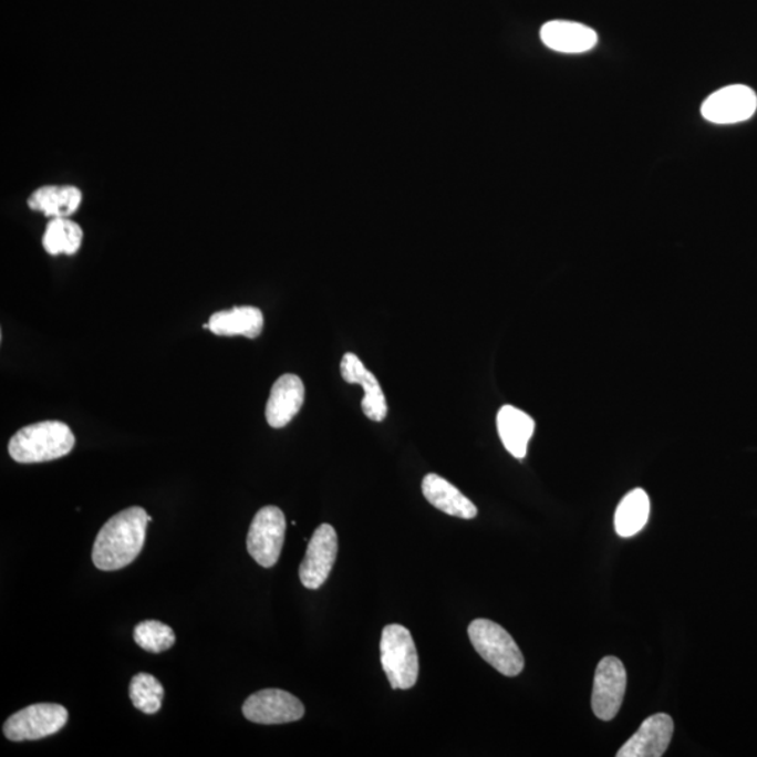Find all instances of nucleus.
I'll return each instance as SVG.
<instances>
[{
	"label": "nucleus",
	"instance_id": "19",
	"mask_svg": "<svg viewBox=\"0 0 757 757\" xmlns=\"http://www.w3.org/2000/svg\"><path fill=\"white\" fill-rule=\"evenodd\" d=\"M651 514L649 494L643 488H635L620 501L614 514V528L620 538H633L645 528Z\"/></svg>",
	"mask_w": 757,
	"mask_h": 757
},
{
	"label": "nucleus",
	"instance_id": "17",
	"mask_svg": "<svg viewBox=\"0 0 757 757\" xmlns=\"http://www.w3.org/2000/svg\"><path fill=\"white\" fill-rule=\"evenodd\" d=\"M209 330L222 336L243 335L257 339L265 329V314L259 308L236 307L210 315Z\"/></svg>",
	"mask_w": 757,
	"mask_h": 757
},
{
	"label": "nucleus",
	"instance_id": "12",
	"mask_svg": "<svg viewBox=\"0 0 757 757\" xmlns=\"http://www.w3.org/2000/svg\"><path fill=\"white\" fill-rule=\"evenodd\" d=\"M341 376L351 385H360L364 388V400H362V412L367 418L382 423L387 417V403L381 383L371 371L362 364L355 354H345L341 360Z\"/></svg>",
	"mask_w": 757,
	"mask_h": 757
},
{
	"label": "nucleus",
	"instance_id": "5",
	"mask_svg": "<svg viewBox=\"0 0 757 757\" xmlns=\"http://www.w3.org/2000/svg\"><path fill=\"white\" fill-rule=\"evenodd\" d=\"M68 718V709L60 704H33L9 717L3 725V734L12 743L39 740L60 733Z\"/></svg>",
	"mask_w": 757,
	"mask_h": 757
},
{
	"label": "nucleus",
	"instance_id": "20",
	"mask_svg": "<svg viewBox=\"0 0 757 757\" xmlns=\"http://www.w3.org/2000/svg\"><path fill=\"white\" fill-rule=\"evenodd\" d=\"M83 230L81 226L68 218H54L46 225L42 236V246L51 256H73L81 249Z\"/></svg>",
	"mask_w": 757,
	"mask_h": 757
},
{
	"label": "nucleus",
	"instance_id": "7",
	"mask_svg": "<svg viewBox=\"0 0 757 757\" xmlns=\"http://www.w3.org/2000/svg\"><path fill=\"white\" fill-rule=\"evenodd\" d=\"M625 688L628 672L623 662L614 656H606L599 662L592 691V709L599 719L610 722L616 717L623 704Z\"/></svg>",
	"mask_w": 757,
	"mask_h": 757
},
{
	"label": "nucleus",
	"instance_id": "10",
	"mask_svg": "<svg viewBox=\"0 0 757 757\" xmlns=\"http://www.w3.org/2000/svg\"><path fill=\"white\" fill-rule=\"evenodd\" d=\"M756 108V93L745 84H733L708 96L702 105V115L714 124H738L749 120Z\"/></svg>",
	"mask_w": 757,
	"mask_h": 757
},
{
	"label": "nucleus",
	"instance_id": "15",
	"mask_svg": "<svg viewBox=\"0 0 757 757\" xmlns=\"http://www.w3.org/2000/svg\"><path fill=\"white\" fill-rule=\"evenodd\" d=\"M423 494L431 505H434L439 511L450 515V517L462 519L477 517L476 505L463 496L454 484L445 480L444 477L434 475V473L424 477Z\"/></svg>",
	"mask_w": 757,
	"mask_h": 757
},
{
	"label": "nucleus",
	"instance_id": "14",
	"mask_svg": "<svg viewBox=\"0 0 757 757\" xmlns=\"http://www.w3.org/2000/svg\"><path fill=\"white\" fill-rule=\"evenodd\" d=\"M540 39L550 50L562 54H582L597 45L595 30L574 21L554 20L540 30Z\"/></svg>",
	"mask_w": 757,
	"mask_h": 757
},
{
	"label": "nucleus",
	"instance_id": "1",
	"mask_svg": "<svg viewBox=\"0 0 757 757\" xmlns=\"http://www.w3.org/2000/svg\"><path fill=\"white\" fill-rule=\"evenodd\" d=\"M152 520L141 507H131L114 515L94 541V566L102 571H115L129 566L141 554L147 523Z\"/></svg>",
	"mask_w": 757,
	"mask_h": 757
},
{
	"label": "nucleus",
	"instance_id": "11",
	"mask_svg": "<svg viewBox=\"0 0 757 757\" xmlns=\"http://www.w3.org/2000/svg\"><path fill=\"white\" fill-rule=\"evenodd\" d=\"M673 719L667 714L646 718L641 727L618 751V757H661L670 746Z\"/></svg>",
	"mask_w": 757,
	"mask_h": 757
},
{
	"label": "nucleus",
	"instance_id": "4",
	"mask_svg": "<svg viewBox=\"0 0 757 757\" xmlns=\"http://www.w3.org/2000/svg\"><path fill=\"white\" fill-rule=\"evenodd\" d=\"M473 646L484 661L505 676H518L525 667V659L511 634L501 625L487 619H477L469 625Z\"/></svg>",
	"mask_w": 757,
	"mask_h": 757
},
{
	"label": "nucleus",
	"instance_id": "9",
	"mask_svg": "<svg viewBox=\"0 0 757 757\" xmlns=\"http://www.w3.org/2000/svg\"><path fill=\"white\" fill-rule=\"evenodd\" d=\"M339 553V538L333 526L324 523L314 530L307 556L299 568V577L308 589H319L333 570Z\"/></svg>",
	"mask_w": 757,
	"mask_h": 757
},
{
	"label": "nucleus",
	"instance_id": "16",
	"mask_svg": "<svg viewBox=\"0 0 757 757\" xmlns=\"http://www.w3.org/2000/svg\"><path fill=\"white\" fill-rule=\"evenodd\" d=\"M535 421L529 414L514 406L499 408L497 428L505 449L517 459L528 454V445L535 433Z\"/></svg>",
	"mask_w": 757,
	"mask_h": 757
},
{
	"label": "nucleus",
	"instance_id": "18",
	"mask_svg": "<svg viewBox=\"0 0 757 757\" xmlns=\"http://www.w3.org/2000/svg\"><path fill=\"white\" fill-rule=\"evenodd\" d=\"M83 194L75 186H44L28 199L30 209L49 218H70L81 207Z\"/></svg>",
	"mask_w": 757,
	"mask_h": 757
},
{
	"label": "nucleus",
	"instance_id": "22",
	"mask_svg": "<svg viewBox=\"0 0 757 757\" xmlns=\"http://www.w3.org/2000/svg\"><path fill=\"white\" fill-rule=\"evenodd\" d=\"M135 643L147 652H165L176 644V634L167 624L157 620H146L134 630Z\"/></svg>",
	"mask_w": 757,
	"mask_h": 757
},
{
	"label": "nucleus",
	"instance_id": "8",
	"mask_svg": "<svg viewBox=\"0 0 757 757\" xmlns=\"http://www.w3.org/2000/svg\"><path fill=\"white\" fill-rule=\"evenodd\" d=\"M243 714L251 723L278 725L299 722L304 715V707L291 693L266 688L247 698Z\"/></svg>",
	"mask_w": 757,
	"mask_h": 757
},
{
	"label": "nucleus",
	"instance_id": "2",
	"mask_svg": "<svg viewBox=\"0 0 757 757\" xmlns=\"http://www.w3.org/2000/svg\"><path fill=\"white\" fill-rule=\"evenodd\" d=\"M76 438L62 421H42L21 428L9 442V454L18 463H44L70 455Z\"/></svg>",
	"mask_w": 757,
	"mask_h": 757
},
{
	"label": "nucleus",
	"instance_id": "13",
	"mask_svg": "<svg viewBox=\"0 0 757 757\" xmlns=\"http://www.w3.org/2000/svg\"><path fill=\"white\" fill-rule=\"evenodd\" d=\"M304 402V385L302 378L287 373L282 375L271 388L270 398L266 407L267 423L272 428L287 427L301 412Z\"/></svg>",
	"mask_w": 757,
	"mask_h": 757
},
{
	"label": "nucleus",
	"instance_id": "3",
	"mask_svg": "<svg viewBox=\"0 0 757 757\" xmlns=\"http://www.w3.org/2000/svg\"><path fill=\"white\" fill-rule=\"evenodd\" d=\"M381 661L394 691H407L415 686L419 673L418 652L406 628L391 624L383 629Z\"/></svg>",
	"mask_w": 757,
	"mask_h": 757
},
{
	"label": "nucleus",
	"instance_id": "21",
	"mask_svg": "<svg viewBox=\"0 0 757 757\" xmlns=\"http://www.w3.org/2000/svg\"><path fill=\"white\" fill-rule=\"evenodd\" d=\"M129 697L135 708L145 714L159 712L165 697V688L155 676L149 673H138L129 685Z\"/></svg>",
	"mask_w": 757,
	"mask_h": 757
},
{
	"label": "nucleus",
	"instance_id": "6",
	"mask_svg": "<svg viewBox=\"0 0 757 757\" xmlns=\"http://www.w3.org/2000/svg\"><path fill=\"white\" fill-rule=\"evenodd\" d=\"M286 532V515L280 508L268 505L252 519L247 535V550L261 567L271 568L280 560Z\"/></svg>",
	"mask_w": 757,
	"mask_h": 757
}]
</instances>
